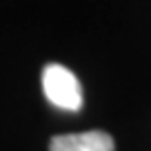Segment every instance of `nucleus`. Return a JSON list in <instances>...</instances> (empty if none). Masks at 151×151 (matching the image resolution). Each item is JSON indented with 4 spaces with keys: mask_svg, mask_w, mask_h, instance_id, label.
Listing matches in <instances>:
<instances>
[{
    "mask_svg": "<svg viewBox=\"0 0 151 151\" xmlns=\"http://www.w3.org/2000/svg\"><path fill=\"white\" fill-rule=\"evenodd\" d=\"M42 89H45L47 100L58 109L78 111L82 107L80 82L62 65H47L42 69Z\"/></svg>",
    "mask_w": 151,
    "mask_h": 151,
    "instance_id": "1",
    "label": "nucleus"
},
{
    "mask_svg": "<svg viewBox=\"0 0 151 151\" xmlns=\"http://www.w3.org/2000/svg\"><path fill=\"white\" fill-rule=\"evenodd\" d=\"M49 151H116V142L107 131H82L62 133L49 140Z\"/></svg>",
    "mask_w": 151,
    "mask_h": 151,
    "instance_id": "2",
    "label": "nucleus"
}]
</instances>
